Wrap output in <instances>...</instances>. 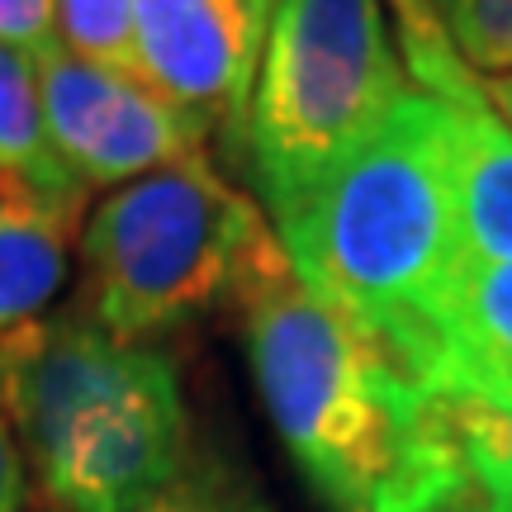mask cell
<instances>
[{
  "instance_id": "1",
  "label": "cell",
  "mask_w": 512,
  "mask_h": 512,
  "mask_svg": "<svg viewBox=\"0 0 512 512\" xmlns=\"http://www.w3.org/2000/svg\"><path fill=\"white\" fill-rule=\"evenodd\" d=\"M275 238L304 290L389 351L413 384L427 380L446 290L460 266L432 95L408 86L366 143L290 219L275 223Z\"/></svg>"
},
{
  "instance_id": "4",
  "label": "cell",
  "mask_w": 512,
  "mask_h": 512,
  "mask_svg": "<svg viewBox=\"0 0 512 512\" xmlns=\"http://www.w3.org/2000/svg\"><path fill=\"white\" fill-rule=\"evenodd\" d=\"M271 238L266 209L209 157L114 185L76 233L86 318L119 342L157 347V337L233 299Z\"/></svg>"
},
{
  "instance_id": "6",
  "label": "cell",
  "mask_w": 512,
  "mask_h": 512,
  "mask_svg": "<svg viewBox=\"0 0 512 512\" xmlns=\"http://www.w3.org/2000/svg\"><path fill=\"white\" fill-rule=\"evenodd\" d=\"M38 91L57 157L86 190L195 162L214 133L204 114L166 100L143 76L81 62L57 43L38 57Z\"/></svg>"
},
{
  "instance_id": "11",
  "label": "cell",
  "mask_w": 512,
  "mask_h": 512,
  "mask_svg": "<svg viewBox=\"0 0 512 512\" xmlns=\"http://www.w3.org/2000/svg\"><path fill=\"white\" fill-rule=\"evenodd\" d=\"M0 195H29L86 214V185L57 157L43 91H38V57L0 43Z\"/></svg>"
},
{
  "instance_id": "10",
  "label": "cell",
  "mask_w": 512,
  "mask_h": 512,
  "mask_svg": "<svg viewBox=\"0 0 512 512\" xmlns=\"http://www.w3.org/2000/svg\"><path fill=\"white\" fill-rule=\"evenodd\" d=\"M512 384V261L460 256L437 328V361L427 380Z\"/></svg>"
},
{
  "instance_id": "16",
  "label": "cell",
  "mask_w": 512,
  "mask_h": 512,
  "mask_svg": "<svg viewBox=\"0 0 512 512\" xmlns=\"http://www.w3.org/2000/svg\"><path fill=\"white\" fill-rule=\"evenodd\" d=\"M29 498V475H24V456H19V441L10 432V418L0 408V512H24Z\"/></svg>"
},
{
  "instance_id": "14",
  "label": "cell",
  "mask_w": 512,
  "mask_h": 512,
  "mask_svg": "<svg viewBox=\"0 0 512 512\" xmlns=\"http://www.w3.org/2000/svg\"><path fill=\"white\" fill-rule=\"evenodd\" d=\"M143 512H271V508L252 489V479L238 475L233 465H223V460H190V470Z\"/></svg>"
},
{
  "instance_id": "18",
  "label": "cell",
  "mask_w": 512,
  "mask_h": 512,
  "mask_svg": "<svg viewBox=\"0 0 512 512\" xmlns=\"http://www.w3.org/2000/svg\"><path fill=\"white\" fill-rule=\"evenodd\" d=\"M408 5H418V10H427V15H446V5H451V0H408Z\"/></svg>"
},
{
  "instance_id": "15",
  "label": "cell",
  "mask_w": 512,
  "mask_h": 512,
  "mask_svg": "<svg viewBox=\"0 0 512 512\" xmlns=\"http://www.w3.org/2000/svg\"><path fill=\"white\" fill-rule=\"evenodd\" d=\"M0 43L43 57L57 43L53 0H0Z\"/></svg>"
},
{
  "instance_id": "3",
  "label": "cell",
  "mask_w": 512,
  "mask_h": 512,
  "mask_svg": "<svg viewBox=\"0 0 512 512\" xmlns=\"http://www.w3.org/2000/svg\"><path fill=\"white\" fill-rule=\"evenodd\" d=\"M233 299L256 394L294 470L332 512H370L399 456L418 384L304 290L280 238L261 247Z\"/></svg>"
},
{
  "instance_id": "5",
  "label": "cell",
  "mask_w": 512,
  "mask_h": 512,
  "mask_svg": "<svg viewBox=\"0 0 512 512\" xmlns=\"http://www.w3.org/2000/svg\"><path fill=\"white\" fill-rule=\"evenodd\" d=\"M408 86L389 0H275L242 124L271 228L394 114Z\"/></svg>"
},
{
  "instance_id": "7",
  "label": "cell",
  "mask_w": 512,
  "mask_h": 512,
  "mask_svg": "<svg viewBox=\"0 0 512 512\" xmlns=\"http://www.w3.org/2000/svg\"><path fill=\"white\" fill-rule=\"evenodd\" d=\"M370 512H512V384H418Z\"/></svg>"
},
{
  "instance_id": "2",
  "label": "cell",
  "mask_w": 512,
  "mask_h": 512,
  "mask_svg": "<svg viewBox=\"0 0 512 512\" xmlns=\"http://www.w3.org/2000/svg\"><path fill=\"white\" fill-rule=\"evenodd\" d=\"M0 408L43 512H143L190 470L176 361L86 313L0 337Z\"/></svg>"
},
{
  "instance_id": "8",
  "label": "cell",
  "mask_w": 512,
  "mask_h": 512,
  "mask_svg": "<svg viewBox=\"0 0 512 512\" xmlns=\"http://www.w3.org/2000/svg\"><path fill=\"white\" fill-rule=\"evenodd\" d=\"M275 0H133L138 72L242 143Z\"/></svg>"
},
{
  "instance_id": "17",
  "label": "cell",
  "mask_w": 512,
  "mask_h": 512,
  "mask_svg": "<svg viewBox=\"0 0 512 512\" xmlns=\"http://www.w3.org/2000/svg\"><path fill=\"white\" fill-rule=\"evenodd\" d=\"M479 86H484L489 105H494V110L508 119V128H512V76H479Z\"/></svg>"
},
{
  "instance_id": "12",
  "label": "cell",
  "mask_w": 512,
  "mask_h": 512,
  "mask_svg": "<svg viewBox=\"0 0 512 512\" xmlns=\"http://www.w3.org/2000/svg\"><path fill=\"white\" fill-rule=\"evenodd\" d=\"M57 48L81 62L138 72V38H133V0H53Z\"/></svg>"
},
{
  "instance_id": "13",
  "label": "cell",
  "mask_w": 512,
  "mask_h": 512,
  "mask_svg": "<svg viewBox=\"0 0 512 512\" xmlns=\"http://www.w3.org/2000/svg\"><path fill=\"white\" fill-rule=\"evenodd\" d=\"M441 24L470 72L512 76V0H451Z\"/></svg>"
},
{
  "instance_id": "9",
  "label": "cell",
  "mask_w": 512,
  "mask_h": 512,
  "mask_svg": "<svg viewBox=\"0 0 512 512\" xmlns=\"http://www.w3.org/2000/svg\"><path fill=\"white\" fill-rule=\"evenodd\" d=\"M81 219L86 214L29 195H0V337L48 318L72 271Z\"/></svg>"
}]
</instances>
